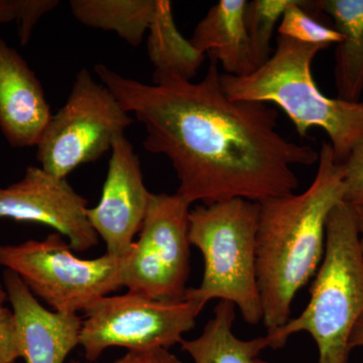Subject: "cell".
Segmentation results:
<instances>
[{
	"label": "cell",
	"mask_w": 363,
	"mask_h": 363,
	"mask_svg": "<svg viewBox=\"0 0 363 363\" xmlns=\"http://www.w3.org/2000/svg\"><path fill=\"white\" fill-rule=\"evenodd\" d=\"M95 74L128 113L145 126L143 145L168 157L191 205L233 199L262 203L292 194L294 166H312L319 152L279 133V112L269 104L226 96L218 63L202 81L152 75V84L126 78L104 64Z\"/></svg>",
	"instance_id": "6da1fadb"
},
{
	"label": "cell",
	"mask_w": 363,
	"mask_h": 363,
	"mask_svg": "<svg viewBox=\"0 0 363 363\" xmlns=\"http://www.w3.org/2000/svg\"><path fill=\"white\" fill-rule=\"evenodd\" d=\"M343 199V164L336 162L330 143H324L309 188L259 203L257 278L267 333L291 319L294 298L316 274L327 220Z\"/></svg>",
	"instance_id": "7a4b0ae2"
},
{
	"label": "cell",
	"mask_w": 363,
	"mask_h": 363,
	"mask_svg": "<svg viewBox=\"0 0 363 363\" xmlns=\"http://www.w3.org/2000/svg\"><path fill=\"white\" fill-rule=\"evenodd\" d=\"M324 49L279 35L276 51L264 65L247 76L222 74L221 84L230 99L276 104L300 136L321 128L329 136L336 162L343 164L363 140V102L329 98L318 88L311 67Z\"/></svg>",
	"instance_id": "3957f363"
},
{
	"label": "cell",
	"mask_w": 363,
	"mask_h": 363,
	"mask_svg": "<svg viewBox=\"0 0 363 363\" xmlns=\"http://www.w3.org/2000/svg\"><path fill=\"white\" fill-rule=\"evenodd\" d=\"M300 316L266 335L269 347H284L298 332H308L319 350L318 363H348L350 341L363 316V259L354 208L341 202L326 224L325 252Z\"/></svg>",
	"instance_id": "277c9868"
},
{
	"label": "cell",
	"mask_w": 363,
	"mask_h": 363,
	"mask_svg": "<svg viewBox=\"0 0 363 363\" xmlns=\"http://www.w3.org/2000/svg\"><path fill=\"white\" fill-rule=\"evenodd\" d=\"M259 203L233 199L190 211V240L202 253L204 274L186 298L205 307L218 298L233 303L248 324L262 321L257 278Z\"/></svg>",
	"instance_id": "5b68a950"
},
{
	"label": "cell",
	"mask_w": 363,
	"mask_h": 363,
	"mask_svg": "<svg viewBox=\"0 0 363 363\" xmlns=\"http://www.w3.org/2000/svg\"><path fill=\"white\" fill-rule=\"evenodd\" d=\"M58 233L43 240L0 245V266L16 272L35 296L55 312H84L99 298L123 288L126 257L105 253L83 259Z\"/></svg>",
	"instance_id": "8992f818"
},
{
	"label": "cell",
	"mask_w": 363,
	"mask_h": 363,
	"mask_svg": "<svg viewBox=\"0 0 363 363\" xmlns=\"http://www.w3.org/2000/svg\"><path fill=\"white\" fill-rule=\"evenodd\" d=\"M133 123L111 90L82 69L65 105L52 116L38 143L40 168L66 179L78 167L97 161L111 150Z\"/></svg>",
	"instance_id": "52a82bcc"
},
{
	"label": "cell",
	"mask_w": 363,
	"mask_h": 363,
	"mask_svg": "<svg viewBox=\"0 0 363 363\" xmlns=\"http://www.w3.org/2000/svg\"><path fill=\"white\" fill-rule=\"evenodd\" d=\"M203 306L190 298L162 301L130 292L106 296L84 311L79 345L88 363L111 347L150 352L180 344Z\"/></svg>",
	"instance_id": "ba28073f"
},
{
	"label": "cell",
	"mask_w": 363,
	"mask_h": 363,
	"mask_svg": "<svg viewBox=\"0 0 363 363\" xmlns=\"http://www.w3.org/2000/svg\"><path fill=\"white\" fill-rule=\"evenodd\" d=\"M190 206L178 193L152 194L140 231L126 257L123 286L162 301H180L190 274Z\"/></svg>",
	"instance_id": "9c48e42d"
},
{
	"label": "cell",
	"mask_w": 363,
	"mask_h": 363,
	"mask_svg": "<svg viewBox=\"0 0 363 363\" xmlns=\"http://www.w3.org/2000/svg\"><path fill=\"white\" fill-rule=\"evenodd\" d=\"M88 201L66 179L28 167L25 176L0 188V217L52 227L69 240L72 250L86 252L98 245L87 218Z\"/></svg>",
	"instance_id": "30bf717a"
},
{
	"label": "cell",
	"mask_w": 363,
	"mask_h": 363,
	"mask_svg": "<svg viewBox=\"0 0 363 363\" xmlns=\"http://www.w3.org/2000/svg\"><path fill=\"white\" fill-rule=\"evenodd\" d=\"M152 193L145 187L140 162L124 135L114 140L108 172L96 206L88 208L93 230L106 245V253L123 257L142 229Z\"/></svg>",
	"instance_id": "8fae6325"
},
{
	"label": "cell",
	"mask_w": 363,
	"mask_h": 363,
	"mask_svg": "<svg viewBox=\"0 0 363 363\" xmlns=\"http://www.w3.org/2000/svg\"><path fill=\"white\" fill-rule=\"evenodd\" d=\"M4 281L26 363H65L79 345L82 319L45 309L16 272L6 269Z\"/></svg>",
	"instance_id": "7c38bea8"
},
{
	"label": "cell",
	"mask_w": 363,
	"mask_h": 363,
	"mask_svg": "<svg viewBox=\"0 0 363 363\" xmlns=\"http://www.w3.org/2000/svg\"><path fill=\"white\" fill-rule=\"evenodd\" d=\"M51 117L39 79L21 55L0 39L2 135L11 147H37Z\"/></svg>",
	"instance_id": "4fadbf2b"
},
{
	"label": "cell",
	"mask_w": 363,
	"mask_h": 363,
	"mask_svg": "<svg viewBox=\"0 0 363 363\" xmlns=\"http://www.w3.org/2000/svg\"><path fill=\"white\" fill-rule=\"evenodd\" d=\"M245 0H220L195 28L191 44L220 63L227 75L247 76L255 71L245 28Z\"/></svg>",
	"instance_id": "5bb4252c"
},
{
	"label": "cell",
	"mask_w": 363,
	"mask_h": 363,
	"mask_svg": "<svg viewBox=\"0 0 363 363\" xmlns=\"http://www.w3.org/2000/svg\"><path fill=\"white\" fill-rule=\"evenodd\" d=\"M308 7L328 14L342 35L336 49V88L339 99L357 102L363 91V0H317Z\"/></svg>",
	"instance_id": "9a60e30c"
},
{
	"label": "cell",
	"mask_w": 363,
	"mask_h": 363,
	"mask_svg": "<svg viewBox=\"0 0 363 363\" xmlns=\"http://www.w3.org/2000/svg\"><path fill=\"white\" fill-rule=\"evenodd\" d=\"M235 306L219 301L213 317L207 322L202 333L192 340H182V350L194 363H269L259 357L269 347L266 336L241 340L233 333Z\"/></svg>",
	"instance_id": "2e32d148"
},
{
	"label": "cell",
	"mask_w": 363,
	"mask_h": 363,
	"mask_svg": "<svg viewBox=\"0 0 363 363\" xmlns=\"http://www.w3.org/2000/svg\"><path fill=\"white\" fill-rule=\"evenodd\" d=\"M147 32V54L155 67L154 75L192 80L206 55L198 51L178 30L171 1L156 0V9Z\"/></svg>",
	"instance_id": "e0dca14e"
},
{
	"label": "cell",
	"mask_w": 363,
	"mask_h": 363,
	"mask_svg": "<svg viewBox=\"0 0 363 363\" xmlns=\"http://www.w3.org/2000/svg\"><path fill=\"white\" fill-rule=\"evenodd\" d=\"M74 18L90 28L116 33L133 47L142 44L156 0H72Z\"/></svg>",
	"instance_id": "ac0fdd59"
},
{
	"label": "cell",
	"mask_w": 363,
	"mask_h": 363,
	"mask_svg": "<svg viewBox=\"0 0 363 363\" xmlns=\"http://www.w3.org/2000/svg\"><path fill=\"white\" fill-rule=\"evenodd\" d=\"M298 0H253L245 7V21L255 70L271 58L274 28Z\"/></svg>",
	"instance_id": "d6986e66"
},
{
	"label": "cell",
	"mask_w": 363,
	"mask_h": 363,
	"mask_svg": "<svg viewBox=\"0 0 363 363\" xmlns=\"http://www.w3.org/2000/svg\"><path fill=\"white\" fill-rule=\"evenodd\" d=\"M308 4L309 1L298 0L286 9L279 21V35L325 48L332 44L338 45L343 39L342 35L334 26L324 25L308 13L306 11Z\"/></svg>",
	"instance_id": "ffe728a7"
},
{
	"label": "cell",
	"mask_w": 363,
	"mask_h": 363,
	"mask_svg": "<svg viewBox=\"0 0 363 363\" xmlns=\"http://www.w3.org/2000/svg\"><path fill=\"white\" fill-rule=\"evenodd\" d=\"M342 164L343 202L352 207L363 206V140L353 147Z\"/></svg>",
	"instance_id": "44dd1931"
},
{
	"label": "cell",
	"mask_w": 363,
	"mask_h": 363,
	"mask_svg": "<svg viewBox=\"0 0 363 363\" xmlns=\"http://www.w3.org/2000/svg\"><path fill=\"white\" fill-rule=\"evenodd\" d=\"M21 357L20 334L13 310L0 305V363H14Z\"/></svg>",
	"instance_id": "7402d4cb"
},
{
	"label": "cell",
	"mask_w": 363,
	"mask_h": 363,
	"mask_svg": "<svg viewBox=\"0 0 363 363\" xmlns=\"http://www.w3.org/2000/svg\"><path fill=\"white\" fill-rule=\"evenodd\" d=\"M18 2V21L21 44L30 38L33 26L44 14L59 6L58 0H21Z\"/></svg>",
	"instance_id": "603a6c76"
},
{
	"label": "cell",
	"mask_w": 363,
	"mask_h": 363,
	"mask_svg": "<svg viewBox=\"0 0 363 363\" xmlns=\"http://www.w3.org/2000/svg\"><path fill=\"white\" fill-rule=\"evenodd\" d=\"M18 1H0V23L18 20Z\"/></svg>",
	"instance_id": "cb8c5ba5"
},
{
	"label": "cell",
	"mask_w": 363,
	"mask_h": 363,
	"mask_svg": "<svg viewBox=\"0 0 363 363\" xmlns=\"http://www.w3.org/2000/svg\"><path fill=\"white\" fill-rule=\"evenodd\" d=\"M150 363H183L168 350L150 351Z\"/></svg>",
	"instance_id": "d4e9b609"
},
{
	"label": "cell",
	"mask_w": 363,
	"mask_h": 363,
	"mask_svg": "<svg viewBox=\"0 0 363 363\" xmlns=\"http://www.w3.org/2000/svg\"><path fill=\"white\" fill-rule=\"evenodd\" d=\"M113 363H150V352L128 351L125 355L118 358V359Z\"/></svg>",
	"instance_id": "484cf974"
},
{
	"label": "cell",
	"mask_w": 363,
	"mask_h": 363,
	"mask_svg": "<svg viewBox=\"0 0 363 363\" xmlns=\"http://www.w3.org/2000/svg\"><path fill=\"white\" fill-rule=\"evenodd\" d=\"M350 345L351 350L363 346V316L358 320L352 334H351Z\"/></svg>",
	"instance_id": "4316f807"
},
{
	"label": "cell",
	"mask_w": 363,
	"mask_h": 363,
	"mask_svg": "<svg viewBox=\"0 0 363 363\" xmlns=\"http://www.w3.org/2000/svg\"><path fill=\"white\" fill-rule=\"evenodd\" d=\"M353 208H354L355 215H357L358 231H359L360 250H362L363 259V206Z\"/></svg>",
	"instance_id": "83f0119b"
},
{
	"label": "cell",
	"mask_w": 363,
	"mask_h": 363,
	"mask_svg": "<svg viewBox=\"0 0 363 363\" xmlns=\"http://www.w3.org/2000/svg\"><path fill=\"white\" fill-rule=\"evenodd\" d=\"M7 300H9V298H7L6 289L0 285V305H4Z\"/></svg>",
	"instance_id": "f1b7e54d"
},
{
	"label": "cell",
	"mask_w": 363,
	"mask_h": 363,
	"mask_svg": "<svg viewBox=\"0 0 363 363\" xmlns=\"http://www.w3.org/2000/svg\"><path fill=\"white\" fill-rule=\"evenodd\" d=\"M68 363H82V362H79V360H77V359H71V360H69Z\"/></svg>",
	"instance_id": "f546056e"
}]
</instances>
